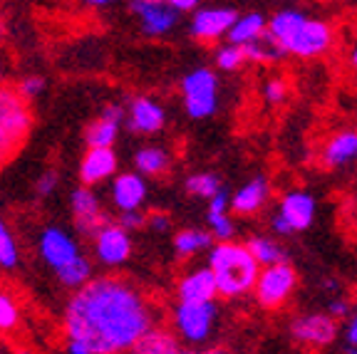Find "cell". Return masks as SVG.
Masks as SVG:
<instances>
[{
  "label": "cell",
  "mask_w": 357,
  "mask_h": 354,
  "mask_svg": "<svg viewBox=\"0 0 357 354\" xmlns=\"http://www.w3.org/2000/svg\"><path fill=\"white\" fill-rule=\"evenodd\" d=\"M151 327H156L151 300L117 275H92L62 310L65 337L82 342L92 354H127Z\"/></svg>",
  "instance_id": "1"
},
{
  "label": "cell",
  "mask_w": 357,
  "mask_h": 354,
  "mask_svg": "<svg viewBox=\"0 0 357 354\" xmlns=\"http://www.w3.org/2000/svg\"><path fill=\"white\" fill-rule=\"evenodd\" d=\"M268 33L273 35L283 50L301 60H312V57H323L333 47V28L325 20L310 17L303 10L285 8L278 10L268 20Z\"/></svg>",
  "instance_id": "2"
},
{
  "label": "cell",
  "mask_w": 357,
  "mask_h": 354,
  "mask_svg": "<svg viewBox=\"0 0 357 354\" xmlns=\"http://www.w3.org/2000/svg\"><path fill=\"white\" fill-rule=\"evenodd\" d=\"M208 270L216 280L218 298L238 300L245 298L256 285V277L261 266L251 255L248 245L236 240H216V245L208 248Z\"/></svg>",
  "instance_id": "3"
},
{
  "label": "cell",
  "mask_w": 357,
  "mask_h": 354,
  "mask_svg": "<svg viewBox=\"0 0 357 354\" xmlns=\"http://www.w3.org/2000/svg\"><path fill=\"white\" fill-rule=\"evenodd\" d=\"M38 253L43 263L57 275L60 285L70 290L82 288L92 277V261L84 258L79 243L60 226H47L38 236Z\"/></svg>",
  "instance_id": "4"
},
{
  "label": "cell",
  "mask_w": 357,
  "mask_h": 354,
  "mask_svg": "<svg viewBox=\"0 0 357 354\" xmlns=\"http://www.w3.org/2000/svg\"><path fill=\"white\" fill-rule=\"evenodd\" d=\"M30 129H33L30 102L15 87L0 82V146H6L10 154H17L28 141Z\"/></svg>",
  "instance_id": "5"
},
{
  "label": "cell",
  "mask_w": 357,
  "mask_h": 354,
  "mask_svg": "<svg viewBox=\"0 0 357 354\" xmlns=\"http://www.w3.org/2000/svg\"><path fill=\"white\" fill-rule=\"evenodd\" d=\"M218 322L216 300L208 302H176L172 310V327L176 342H184L186 347H199L208 342Z\"/></svg>",
  "instance_id": "6"
},
{
  "label": "cell",
  "mask_w": 357,
  "mask_h": 354,
  "mask_svg": "<svg viewBox=\"0 0 357 354\" xmlns=\"http://www.w3.org/2000/svg\"><path fill=\"white\" fill-rule=\"evenodd\" d=\"M184 111L191 119H208L218 111V75L211 67H196L178 82Z\"/></svg>",
  "instance_id": "7"
},
{
  "label": "cell",
  "mask_w": 357,
  "mask_h": 354,
  "mask_svg": "<svg viewBox=\"0 0 357 354\" xmlns=\"http://www.w3.org/2000/svg\"><path fill=\"white\" fill-rule=\"evenodd\" d=\"M298 288V272L288 261L263 266L251 293L263 310H280Z\"/></svg>",
  "instance_id": "8"
},
{
  "label": "cell",
  "mask_w": 357,
  "mask_h": 354,
  "mask_svg": "<svg viewBox=\"0 0 357 354\" xmlns=\"http://www.w3.org/2000/svg\"><path fill=\"white\" fill-rule=\"evenodd\" d=\"M132 233L122 228L117 221H107L100 231L92 236V250L95 261L105 268H119L132 258Z\"/></svg>",
  "instance_id": "9"
},
{
  "label": "cell",
  "mask_w": 357,
  "mask_h": 354,
  "mask_svg": "<svg viewBox=\"0 0 357 354\" xmlns=\"http://www.w3.org/2000/svg\"><path fill=\"white\" fill-rule=\"evenodd\" d=\"M290 334L303 347L323 349L337 337V320H333L328 312H307L290 322Z\"/></svg>",
  "instance_id": "10"
},
{
  "label": "cell",
  "mask_w": 357,
  "mask_h": 354,
  "mask_svg": "<svg viewBox=\"0 0 357 354\" xmlns=\"http://www.w3.org/2000/svg\"><path fill=\"white\" fill-rule=\"evenodd\" d=\"M70 208H73V221H75V228H77L79 236L92 238V236L107 223L105 206H102L95 188L79 183V186L73 191V196H70Z\"/></svg>",
  "instance_id": "11"
},
{
  "label": "cell",
  "mask_w": 357,
  "mask_h": 354,
  "mask_svg": "<svg viewBox=\"0 0 357 354\" xmlns=\"http://www.w3.org/2000/svg\"><path fill=\"white\" fill-rule=\"evenodd\" d=\"M129 13L139 28L149 38H164L178 25V13L164 3V0H129Z\"/></svg>",
  "instance_id": "12"
},
{
  "label": "cell",
  "mask_w": 357,
  "mask_h": 354,
  "mask_svg": "<svg viewBox=\"0 0 357 354\" xmlns=\"http://www.w3.org/2000/svg\"><path fill=\"white\" fill-rule=\"evenodd\" d=\"M238 13L234 8H196L191 13L189 20V33L199 43H216V40L226 38L229 28L234 25Z\"/></svg>",
  "instance_id": "13"
},
{
  "label": "cell",
  "mask_w": 357,
  "mask_h": 354,
  "mask_svg": "<svg viewBox=\"0 0 357 354\" xmlns=\"http://www.w3.org/2000/svg\"><path fill=\"white\" fill-rule=\"evenodd\" d=\"M124 119H127V127L134 134H142V137H154L167 127V111L154 97H132V102L124 109Z\"/></svg>",
  "instance_id": "14"
},
{
  "label": "cell",
  "mask_w": 357,
  "mask_h": 354,
  "mask_svg": "<svg viewBox=\"0 0 357 354\" xmlns=\"http://www.w3.org/2000/svg\"><path fill=\"white\" fill-rule=\"evenodd\" d=\"M117 154L114 146H87L82 161H79V183L89 188H97L100 183L112 181L117 174Z\"/></svg>",
  "instance_id": "15"
},
{
  "label": "cell",
  "mask_w": 357,
  "mask_h": 354,
  "mask_svg": "<svg viewBox=\"0 0 357 354\" xmlns=\"http://www.w3.org/2000/svg\"><path fill=\"white\" fill-rule=\"evenodd\" d=\"M112 206L122 213V210H142L146 203V196H149V186H146V178L137 171H124L114 174L112 176Z\"/></svg>",
  "instance_id": "16"
},
{
  "label": "cell",
  "mask_w": 357,
  "mask_h": 354,
  "mask_svg": "<svg viewBox=\"0 0 357 354\" xmlns=\"http://www.w3.org/2000/svg\"><path fill=\"white\" fill-rule=\"evenodd\" d=\"M275 216L288 226L290 236L305 231V228H310L312 218H315V199H312L307 191H303V188L288 191V194L280 199Z\"/></svg>",
  "instance_id": "17"
},
{
  "label": "cell",
  "mask_w": 357,
  "mask_h": 354,
  "mask_svg": "<svg viewBox=\"0 0 357 354\" xmlns=\"http://www.w3.org/2000/svg\"><path fill=\"white\" fill-rule=\"evenodd\" d=\"M122 122H124V107L119 102L105 105L100 116L84 132L87 146H114V141L119 137V129H122Z\"/></svg>",
  "instance_id": "18"
},
{
  "label": "cell",
  "mask_w": 357,
  "mask_h": 354,
  "mask_svg": "<svg viewBox=\"0 0 357 354\" xmlns=\"http://www.w3.org/2000/svg\"><path fill=\"white\" fill-rule=\"evenodd\" d=\"M216 280H213L208 266L194 268V270L184 272L176 282V302H208L216 300Z\"/></svg>",
  "instance_id": "19"
},
{
  "label": "cell",
  "mask_w": 357,
  "mask_h": 354,
  "mask_svg": "<svg viewBox=\"0 0 357 354\" xmlns=\"http://www.w3.org/2000/svg\"><path fill=\"white\" fill-rule=\"evenodd\" d=\"M268 199H271V183L266 176H256L248 183L236 191L234 196H229V210L234 216H256L258 210L266 208Z\"/></svg>",
  "instance_id": "20"
},
{
  "label": "cell",
  "mask_w": 357,
  "mask_h": 354,
  "mask_svg": "<svg viewBox=\"0 0 357 354\" xmlns=\"http://www.w3.org/2000/svg\"><path fill=\"white\" fill-rule=\"evenodd\" d=\"M206 223H208V233L211 238L216 240H234V218H231L229 210V194L226 191H218L213 199H208V210H206Z\"/></svg>",
  "instance_id": "21"
},
{
  "label": "cell",
  "mask_w": 357,
  "mask_h": 354,
  "mask_svg": "<svg viewBox=\"0 0 357 354\" xmlns=\"http://www.w3.org/2000/svg\"><path fill=\"white\" fill-rule=\"evenodd\" d=\"M357 159V129H342L328 139L323 149V164L325 167H345Z\"/></svg>",
  "instance_id": "22"
},
{
  "label": "cell",
  "mask_w": 357,
  "mask_h": 354,
  "mask_svg": "<svg viewBox=\"0 0 357 354\" xmlns=\"http://www.w3.org/2000/svg\"><path fill=\"white\" fill-rule=\"evenodd\" d=\"M172 169V154L164 146H142L134 154V171L144 178H156Z\"/></svg>",
  "instance_id": "23"
},
{
  "label": "cell",
  "mask_w": 357,
  "mask_h": 354,
  "mask_svg": "<svg viewBox=\"0 0 357 354\" xmlns=\"http://www.w3.org/2000/svg\"><path fill=\"white\" fill-rule=\"evenodd\" d=\"M241 47H243L245 62H253V65H275V62H280L288 55L283 50V45L268 33V30L258 40H253L248 45H241Z\"/></svg>",
  "instance_id": "24"
},
{
  "label": "cell",
  "mask_w": 357,
  "mask_h": 354,
  "mask_svg": "<svg viewBox=\"0 0 357 354\" xmlns=\"http://www.w3.org/2000/svg\"><path fill=\"white\" fill-rule=\"evenodd\" d=\"M268 28V17H263L261 13H243L236 15L234 25L226 33V40L234 45H248L253 40H258Z\"/></svg>",
  "instance_id": "25"
},
{
  "label": "cell",
  "mask_w": 357,
  "mask_h": 354,
  "mask_svg": "<svg viewBox=\"0 0 357 354\" xmlns=\"http://www.w3.org/2000/svg\"><path fill=\"white\" fill-rule=\"evenodd\" d=\"M211 233L201 231V228H184L174 236V250H176L178 258H191V255L204 253V250L211 248Z\"/></svg>",
  "instance_id": "26"
},
{
  "label": "cell",
  "mask_w": 357,
  "mask_h": 354,
  "mask_svg": "<svg viewBox=\"0 0 357 354\" xmlns=\"http://www.w3.org/2000/svg\"><path fill=\"white\" fill-rule=\"evenodd\" d=\"M176 347H178L176 337L156 325V327H151L149 332L134 344L127 354H172Z\"/></svg>",
  "instance_id": "27"
},
{
  "label": "cell",
  "mask_w": 357,
  "mask_h": 354,
  "mask_svg": "<svg viewBox=\"0 0 357 354\" xmlns=\"http://www.w3.org/2000/svg\"><path fill=\"white\" fill-rule=\"evenodd\" d=\"M245 245H248V250H251V255L256 258V263L261 268L288 261V253H285L283 245L275 243V240L268 238V236H251V240Z\"/></svg>",
  "instance_id": "28"
},
{
  "label": "cell",
  "mask_w": 357,
  "mask_h": 354,
  "mask_svg": "<svg viewBox=\"0 0 357 354\" xmlns=\"http://www.w3.org/2000/svg\"><path fill=\"white\" fill-rule=\"evenodd\" d=\"M186 194L194 196V199H213V196L221 191V178L211 171H199V174H191L184 183Z\"/></svg>",
  "instance_id": "29"
},
{
  "label": "cell",
  "mask_w": 357,
  "mask_h": 354,
  "mask_svg": "<svg viewBox=\"0 0 357 354\" xmlns=\"http://www.w3.org/2000/svg\"><path fill=\"white\" fill-rule=\"evenodd\" d=\"M213 62H216V67L221 72H236V70H241V67L245 65L243 47L234 43L218 45L216 52H213Z\"/></svg>",
  "instance_id": "30"
},
{
  "label": "cell",
  "mask_w": 357,
  "mask_h": 354,
  "mask_svg": "<svg viewBox=\"0 0 357 354\" xmlns=\"http://www.w3.org/2000/svg\"><path fill=\"white\" fill-rule=\"evenodd\" d=\"M17 263H20V250H17L15 236H13L6 218H0V268L13 270Z\"/></svg>",
  "instance_id": "31"
},
{
  "label": "cell",
  "mask_w": 357,
  "mask_h": 354,
  "mask_svg": "<svg viewBox=\"0 0 357 354\" xmlns=\"http://www.w3.org/2000/svg\"><path fill=\"white\" fill-rule=\"evenodd\" d=\"M20 325V305L15 302L10 293L0 290V332L10 334Z\"/></svg>",
  "instance_id": "32"
},
{
  "label": "cell",
  "mask_w": 357,
  "mask_h": 354,
  "mask_svg": "<svg viewBox=\"0 0 357 354\" xmlns=\"http://www.w3.org/2000/svg\"><path fill=\"white\" fill-rule=\"evenodd\" d=\"M288 94H290V89H288L285 77H271L266 84H263V100H266V105H271V107L285 105Z\"/></svg>",
  "instance_id": "33"
},
{
  "label": "cell",
  "mask_w": 357,
  "mask_h": 354,
  "mask_svg": "<svg viewBox=\"0 0 357 354\" xmlns=\"http://www.w3.org/2000/svg\"><path fill=\"white\" fill-rule=\"evenodd\" d=\"M15 89L28 102H33V100H38L40 94L45 92V79L40 77V75H30V77H22L20 82L15 84Z\"/></svg>",
  "instance_id": "34"
},
{
  "label": "cell",
  "mask_w": 357,
  "mask_h": 354,
  "mask_svg": "<svg viewBox=\"0 0 357 354\" xmlns=\"http://www.w3.org/2000/svg\"><path fill=\"white\" fill-rule=\"evenodd\" d=\"M117 223L122 228H127L129 233L139 231V228L146 226V213H142V210H122L117 218Z\"/></svg>",
  "instance_id": "35"
},
{
  "label": "cell",
  "mask_w": 357,
  "mask_h": 354,
  "mask_svg": "<svg viewBox=\"0 0 357 354\" xmlns=\"http://www.w3.org/2000/svg\"><path fill=\"white\" fill-rule=\"evenodd\" d=\"M57 183H60V178H57V171H52V169H50V171L40 174L38 183H35V191H38L40 199H47V196L55 194Z\"/></svg>",
  "instance_id": "36"
},
{
  "label": "cell",
  "mask_w": 357,
  "mask_h": 354,
  "mask_svg": "<svg viewBox=\"0 0 357 354\" xmlns=\"http://www.w3.org/2000/svg\"><path fill=\"white\" fill-rule=\"evenodd\" d=\"M164 3H167L172 10H176L178 15H181V13H194L196 8L201 6V0H164Z\"/></svg>",
  "instance_id": "37"
},
{
  "label": "cell",
  "mask_w": 357,
  "mask_h": 354,
  "mask_svg": "<svg viewBox=\"0 0 357 354\" xmlns=\"http://www.w3.org/2000/svg\"><path fill=\"white\" fill-rule=\"evenodd\" d=\"M146 226L156 233H164V231H169L172 223H169V216H164V213H149V216H146Z\"/></svg>",
  "instance_id": "38"
},
{
  "label": "cell",
  "mask_w": 357,
  "mask_h": 354,
  "mask_svg": "<svg viewBox=\"0 0 357 354\" xmlns=\"http://www.w3.org/2000/svg\"><path fill=\"white\" fill-rule=\"evenodd\" d=\"M328 315L333 317V320H340V317H347V315H350V305H347L345 300H330V305H328Z\"/></svg>",
  "instance_id": "39"
},
{
  "label": "cell",
  "mask_w": 357,
  "mask_h": 354,
  "mask_svg": "<svg viewBox=\"0 0 357 354\" xmlns=\"http://www.w3.org/2000/svg\"><path fill=\"white\" fill-rule=\"evenodd\" d=\"M350 320H347V330H345V339L347 344H352V347H357V310L350 312Z\"/></svg>",
  "instance_id": "40"
},
{
  "label": "cell",
  "mask_w": 357,
  "mask_h": 354,
  "mask_svg": "<svg viewBox=\"0 0 357 354\" xmlns=\"http://www.w3.org/2000/svg\"><path fill=\"white\" fill-rule=\"evenodd\" d=\"M65 354H92L82 342L77 339H65Z\"/></svg>",
  "instance_id": "41"
},
{
  "label": "cell",
  "mask_w": 357,
  "mask_h": 354,
  "mask_svg": "<svg viewBox=\"0 0 357 354\" xmlns=\"http://www.w3.org/2000/svg\"><path fill=\"white\" fill-rule=\"evenodd\" d=\"M87 8H109L114 6V3H119V0H82Z\"/></svg>",
  "instance_id": "42"
},
{
  "label": "cell",
  "mask_w": 357,
  "mask_h": 354,
  "mask_svg": "<svg viewBox=\"0 0 357 354\" xmlns=\"http://www.w3.org/2000/svg\"><path fill=\"white\" fill-rule=\"evenodd\" d=\"M13 156H15V154H10V151H8L6 146H0V171H3V167H6V164L13 159Z\"/></svg>",
  "instance_id": "43"
},
{
  "label": "cell",
  "mask_w": 357,
  "mask_h": 354,
  "mask_svg": "<svg viewBox=\"0 0 357 354\" xmlns=\"http://www.w3.org/2000/svg\"><path fill=\"white\" fill-rule=\"evenodd\" d=\"M172 354H204V352H196L194 347H176Z\"/></svg>",
  "instance_id": "44"
},
{
  "label": "cell",
  "mask_w": 357,
  "mask_h": 354,
  "mask_svg": "<svg viewBox=\"0 0 357 354\" xmlns=\"http://www.w3.org/2000/svg\"><path fill=\"white\" fill-rule=\"evenodd\" d=\"M3 40H6V22L0 20V45H3Z\"/></svg>",
  "instance_id": "45"
},
{
  "label": "cell",
  "mask_w": 357,
  "mask_h": 354,
  "mask_svg": "<svg viewBox=\"0 0 357 354\" xmlns=\"http://www.w3.org/2000/svg\"><path fill=\"white\" fill-rule=\"evenodd\" d=\"M204 354H231V352H226V349L216 347V349H208V352H204Z\"/></svg>",
  "instance_id": "46"
},
{
  "label": "cell",
  "mask_w": 357,
  "mask_h": 354,
  "mask_svg": "<svg viewBox=\"0 0 357 354\" xmlns=\"http://www.w3.org/2000/svg\"><path fill=\"white\" fill-rule=\"evenodd\" d=\"M350 62H352V67L357 70V45H355V50H352V55H350Z\"/></svg>",
  "instance_id": "47"
},
{
  "label": "cell",
  "mask_w": 357,
  "mask_h": 354,
  "mask_svg": "<svg viewBox=\"0 0 357 354\" xmlns=\"http://www.w3.org/2000/svg\"><path fill=\"white\" fill-rule=\"evenodd\" d=\"M345 354H357V347H352V344H347V349H345Z\"/></svg>",
  "instance_id": "48"
},
{
  "label": "cell",
  "mask_w": 357,
  "mask_h": 354,
  "mask_svg": "<svg viewBox=\"0 0 357 354\" xmlns=\"http://www.w3.org/2000/svg\"><path fill=\"white\" fill-rule=\"evenodd\" d=\"M0 82H3V70H0Z\"/></svg>",
  "instance_id": "49"
},
{
  "label": "cell",
  "mask_w": 357,
  "mask_h": 354,
  "mask_svg": "<svg viewBox=\"0 0 357 354\" xmlns=\"http://www.w3.org/2000/svg\"><path fill=\"white\" fill-rule=\"evenodd\" d=\"M17 354H30V352H17Z\"/></svg>",
  "instance_id": "50"
}]
</instances>
